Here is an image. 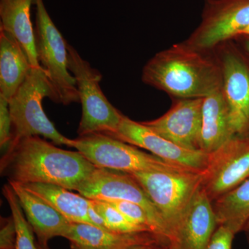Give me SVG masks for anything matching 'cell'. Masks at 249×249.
<instances>
[{
	"instance_id": "cell-1",
	"label": "cell",
	"mask_w": 249,
	"mask_h": 249,
	"mask_svg": "<svg viewBox=\"0 0 249 249\" xmlns=\"http://www.w3.org/2000/svg\"><path fill=\"white\" fill-rule=\"evenodd\" d=\"M0 168L9 182L49 183L76 191L96 167L80 152L62 150L36 136L11 142Z\"/></svg>"
},
{
	"instance_id": "cell-2",
	"label": "cell",
	"mask_w": 249,
	"mask_h": 249,
	"mask_svg": "<svg viewBox=\"0 0 249 249\" xmlns=\"http://www.w3.org/2000/svg\"><path fill=\"white\" fill-rule=\"evenodd\" d=\"M142 83L176 98H205L222 87V71L213 52L176 44L144 66Z\"/></svg>"
},
{
	"instance_id": "cell-3",
	"label": "cell",
	"mask_w": 249,
	"mask_h": 249,
	"mask_svg": "<svg viewBox=\"0 0 249 249\" xmlns=\"http://www.w3.org/2000/svg\"><path fill=\"white\" fill-rule=\"evenodd\" d=\"M46 97L60 103L45 69L32 68L17 92L9 101L12 121L11 142L37 136L49 139L55 145L70 147L71 139L60 134L44 111L42 101Z\"/></svg>"
},
{
	"instance_id": "cell-4",
	"label": "cell",
	"mask_w": 249,
	"mask_h": 249,
	"mask_svg": "<svg viewBox=\"0 0 249 249\" xmlns=\"http://www.w3.org/2000/svg\"><path fill=\"white\" fill-rule=\"evenodd\" d=\"M130 175L160 211L169 235L171 249L191 201L201 186L203 171H151Z\"/></svg>"
},
{
	"instance_id": "cell-5",
	"label": "cell",
	"mask_w": 249,
	"mask_h": 249,
	"mask_svg": "<svg viewBox=\"0 0 249 249\" xmlns=\"http://www.w3.org/2000/svg\"><path fill=\"white\" fill-rule=\"evenodd\" d=\"M70 147L76 149L97 168L127 173L163 171L170 173L201 172L167 163L161 159L139 150L104 133L79 136L71 139Z\"/></svg>"
},
{
	"instance_id": "cell-6",
	"label": "cell",
	"mask_w": 249,
	"mask_h": 249,
	"mask_svg": "<svg viewBox=\"0 0 249 249\" xmlns=\"http://www.w3.org/2000/svg\"><path fill=\"white\" fill-rule=\"evenodd\" d=\"M68 69L76 80L82 105L79 136L93 133L110 134L115 132L124 114L116 109L103 93L100 82L103 76L67 43Z\"/></svg>"
},
{
	"instance_id": "cell-7",
	"label": "cell",
	"mask_w": 249,
	"mask_h": 249,
	"mask_svg": "<svg viewBox=\"0 0 249 249\" xmlns=\"http://www.w3.org/2000/svg\"><path fill=\"white\" fill-rule=\"evenodd\" d=\"M36 5V47L37 58L45 69L64 106L80 102L76 80L68 69L67 42L57 29L43 0Z\"/></svg>"
},
{
	"instance_id": "cell-8",
	"label": "cell",
	"mask_w": 249,
	"mask_h": 249,
	"mask_svg": "<svg viewBox=\"0 0 249 249\" xmlns=\"http://www.w3.org/2000/svg\"><path fill=\"white\" fill-rule=\"evenodd\" d=\"M214 52L222 67V90L233 137L249 142V55L235 40Z\"/></svg>"
},
{
	"instance_id": "cell-9",
	"label": "cell",
	"mask_w": 249,
	"mask_h": 249,
	"mask_svg": "<svg viewBox=\"0 0 249 249\" xmlns=\"http://www.w3.org/2000/svg\"><path fill=\"white\" fill-rule=\"evenodd\" d=\"M249 26V0H204L201 22L184 42L197 50L213 52Z\"/></svg>"
},
{
	"instance_id": "cell-10",
	"label": "cell",
	"mask_w": 249,
	"mask_h": 249,
	"mask_svg": "<svg viewBox=\"0 0 249 249\" xmlns=\"http://www.w3.org/2000/svg\"><path fill=\"white\" fill-rule=\"evenodd\" d=\"M76 191L88 199L127 201L139 205L148 214L159 234L170 242L169 235L160 211L130 174L96 167Z\"/></svg>"
},
{
	"instance_id": "cell-11",
	"label": "cell",
	"mask_w": 249,
	"mask_h": 249,
	"mask_svg": "<svg viewBox=\"0 0 249 249\" xmlns=\"http://www.w3.org/2000/svg\"><path fill=\"white\" fill-rule=\"evenodd\" d=\"M209 155L201 188L213 202L249 178V142L233 137Z\"/></svg>"
},
{
	"instance_id": "cell-12",
	"label": "cell",
	"mask_w": 249,
	"mask_h": 249,
	"mask_svg": "<svg viewBox=\"0 0 249 249\" xmlns=\"http://www.w3.org/2000/svg\"><path fill=\"white\" fill-rule=\"evenodd\" d=\"M108 135L148 150L167 163L198 171H204L207 166L209 154L183 148L124 115L115 132Z\"/></svg>"
},
{
	"instance_id": "cell-13",
	"label": "cell",
	"mask_w": 249,
	"mask_h": 249,
	"mask_svg": "<svg viewBox=\"0 0 249 249\" xmlns=\"http://www.w3.org/2000/svg\"><path fill=\"white\" fill-rule=\"evenodd\" d=\"M204 98H177L163 116L142 122L152 131L188 150H199Z\"/></svg>"
},
{
	"instance_id": "cell-14",
	"label": "cell",
	"mask_w": 249,
	"mask_h": 249,
	"mask_svg": "<svg viewBox=\"0 0 249 249\" xmlns=\"http://www.w3.org/2000/svg\"><path fill=\"white\" fill-rule=\"evenodd\" d=\"M218 226L213 202L201 186L171 249H207Z\"/></svg>"
},
{
	"instance_id": "cell-15",
	"label": "cell",
	"mask_w": 249,
	"mask_h": 249,
	"mask_svg": "<svg viewBox=\"0 0 249 249\" xmlns=\"http://www.w3.org/2000/svg\"><path fill=\"white\" fill-rule=\"evenodd\" d=\"M18 196L27 221L37 235L39 245L47 247L53 237H64L70 223L43 199L20 183L9 182Z\"/></svg>"
},
{
	"instance_id": "cell-16",
	"label": "cell",
	"mask_w": 249,
	"mask_h": 249,
	"mask_svg": "<svg viewBox=\"0 0 249 249\" xmlns=\"http://www.w3.org/2000/svg\"><path fill=\"white\" fill-rule=\"evenodd\" d=\"M63 237L70 242L100 249H127L134 246L170 242L150 232L121 233L103 230L88 224L70 223Z\"/></svg>"
},
{
	"instance_id": "cell-17",
	"label": "cell",
	"mask_w": 249,
	"mask_h": 249,
	"mask_svg": "<svg viewBox=\"0 0 249 249\" xmlns=\"http://www.w3.org/2000/svg\"><path fill=\"white\" fill-rule=\"evenodd\" d=\"M233 137L229 109L221 88L203 100L199 150L213 153Z\"/></svg>"
},
{
	"instance_id": "cell-18",
	"label": "cell",
	"mask_w": 249,
	"mask_h": 249,
	"mask_svg": "<svg viewBox=\"0 0 249 249\" xmlns=\"http://www.w3.org/2000/svg\"><path fill=\"white\" fill-rule=\"evenodd\" d=\"M34 0H0V29L11 34L27 54L33 68L41 66L36 47L35 30L31 19Z\"/></svg>"
},
{
	"instance_id": "cell-19",
	"label": "cell",
	"mask_w": 249,
	"mask_h": 249,
	"mask_svg": "<svg viewBox=\"0 0 249 249\" xmlns=\"http://www.w3.org/2000/svg\"><path fill=\"white\" fill-rule=\"evenodd\" d=\"M32 68L18 41L0 29V95L9 101Z\"/></svg>"
},
{
	"instance_id": "cell-20",
	"label": "cell",
	"mask_w": 249,
	"mask_h": 249,
	"mask_svg": "<svg viewBox=\"0 0 249 249\" xmlns=\"http://www.w3.org/2000/svg\"><path fill=\"white\" fill-rule=\"evenodd\" d=\"M23 186L47 201L69 222L91 224L88 216L89 199L84 196L49 183H29Z\"/></svg>"
},
{
	"instance_id": "cell-21",
	"label": "cell",
	"mask_w": 249,
	"mask_h": 249,
	"mask_svg": "<svg viewBox=\"0 0 249 249\" xmlns=\"http://www.w3.org/2000/svg\"><path fill=\"white\" fill-rule=\"evenodd\" d=\"M213 206L218 225L229 228L235 235L242 231L249 220V178L213 201Z\"/></svg>"
},
{
	"instance_id": "cell-22",
	"label": "cell",
	"mask_w": 249,
	"mask_h": 249,
	"mask_svg": "<svg viewBox=\"0 0 249 249\" xmlns=\"http://www.w3.org/2000/svg\"><path fill=\"white\" fill-rule=\"evenodd\" d=\"M2 192L16 224L17 232L16 249H37L34 242V231L27 219H25L24 211L12 187L9 183L5 184Z\"/></svg>"
},
{
	"instance_id": "cell-23",
	"label": "cell",
	"mask_w": 249,
	"mask_h": 249,
	"mask_svg": "<svg viewBox=\"0 0 249 249\" xmlns=\"http://www.w3.org/2000/svg\"><path fill=\"white\" fill-rule=\"evenodd\" d=\"M91 201L95 209L104 219L107 229L111 231L121 232V233L152 232L147 228L134 224L129 221L121 213L119 210L116 209L107 201L97 200V199H91Z\"/></svg>"
},
{
	"instance_id": "cell-24",
	"label": "cell",
	"mask_w": 249,
	"mask_h": 249,
	"mask_svg": "<svg viewBox=\"0 0 249 249\" xmlns=\"http://www.w3.org/2000/svg\"><path fill=\"white\" fill-rule=\"evenodd\" d=\"M107 202L114 206L116 209L119 210L121 213L131 222L147 228L150 231L157 234V235L160 236L151 219L142 206L135 204V203L127 201L115 200L107 201Z\"/></svg>"
},
{
	"instance_id": "cell-25",
	"label": "cell",
	"mask_w": 249,
	"mask_h": 249,
	"mask_svg": "<svg viewBox=\"0 0 249 249\" xmlns=\"http://www.w3.org/2000/svg\"><path fill=\"white\" fill-rule=\"evenodd\" d=\"M12 140V121L9 109V102L0 95V145L7 148Z\"/></svg>"
},
{
	"instance_id": "cell-26",
	"label": "cell",
	"mask_w": 249,
	"mask_h": 249,
	"mask_svg": "<svg viewBox=\"0 0 249 249\" xmlns=\"http://www.w3.org/2000/svg\"><path fill=\"white\" fill-rule=\"evenodd\" d=\"M17 232L12 216L1 217L0 231V249H16Z\"/></svg>"
},
{
	"instance_id": "cell-27",
	"label": "cell",
	"mask_w": 249,
	"mask_h": 249,
	"mask_svg": "<svg viewBox=\"0 0 249 249\" xmlns=\"http://www.w3.org/2000/svg\"><path fill=\"white\" fill-rule=\"evenodd\" d=\"M235 235V234L229 228L218 226L210 241L207 249H231Z\"/></svg>"
},
{
	"instance_id": "cell-28",
	"label": "cell",
	"mask_w": 249,
	"mask_h": 249,
	"mask_svg": "<svg viewBox=\"0 0 249 249\" xmlns=\"http://www.w3.org/2000/svg\"><path fill=\"white\" fill-rule=\"evenodd\" d=\"M88 216H89V219L91 225L100 228V229H103V230L109 231V229H107V226H106L104 219H103L102 216L99 213L96 211V209H95L94 206H93L92 203H91V199H89Z\"/></svg>"
},
{
	"instance_id": "cell-29",
	"label": "cell",
	"mask_w": 249,
	"mask_h": 249,
	"mask_svg": "<svg viewBox=\"0 0 249 249\" xmlns=\"http://www.w3.org/2000/svg\"><path fill=\"white\" fill-rule=\"evenodd\" d=\"M127 249H170V245L165 243L150 244L134 246Z\"/></svg>"
},
{
	"instance_id": "cell-30",
	"label": "cell",
	"mask_w": 249,
	"mask_h": 249,
	"mask_svg": "<svg viewBox=\"0 0 249 249\" xmlns=\"http://www.w3.org/2000/svg\"><path fill=\"white\" fill-rule=\"evenodd\" d=\"M234 40L237 41L249 55V37L248 36H240Z\"/></svg>"
},
{
	"instance_id": "cell-31",
	"label": "cell",
	"mask_w": 249,
	"mask_h": 249,
	"mask_svg": "<svg viewBox=\"0 0 249 249\" xmlns=\"http://www.w3.org/2000/svg\"><path fill=\"white\" fill-rule=\"evenodd\" d=\"M71 247L72 249H100L88 247V246L79 245V244L74 243V242H71Z\"/></svg>"
},
{
	"instance_id": "cell-32",
	"label": "cell",
	"mask_w": 249,
	"mask_h": 249,
	"mask_svg": "<svg viewBox=\"0 0 249 249\" xmlns=\"http://www.w3.org/2000/svg\"><path fill=\"white\" fill-rule=\"evenodd\" d=\"M242 231L245 232L246 238H247V242H248L249 245V220L246 224Z\"/></svg>"
},
{
	"instance_id": "cell-33",
	"label": "cell",
	"mask_w": 249,
	"mask_h": 249,
	"mask_svg": "<svg viewBox=\"0 0 249 249\" xmlns=\"http://www.w3.org/2000/svg\"><path fill=\"white\" fill-rule=\"evenodd\" d=\"M240 36H248V37H249V26L241 32V34L238 37H240Z\"/></svg>"
},
{
	"instance_id": "cell-34",
	"label": "cell",
	"mask_w": 249,
	"mask_h": 249,
	"mask_svg": "<svg viewBox=\"0 0 249 249\" xmlns=\"http://www.w3.org/2000/svg\"><path fill=\"white\" fill-rule=\"evenodd\" d=\"M36 246H37V249H49L48 247H42V246H40L39 244H37Z\"/></svg>"
}]
</instances>
